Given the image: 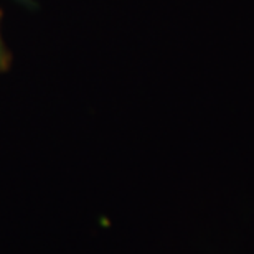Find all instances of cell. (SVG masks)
Returning <instances> with one entry per match:
<instances>
[{
	"label": "cell",
	"instance_id": "1",
	"mask_svg": "<svg viewBox=\"0 0 254 254\" xmlns=\"http://www.w3.org/2000/svg\"><path fill=\"white\" fill-rule=\"evenodd\" d=\"M7 63H8V57H7V52H5V48H3L2 37H0V71L5 69Z\"/></svg>",
	"mask_w": 254,
	"mask_h": 254
}]
</instances>
